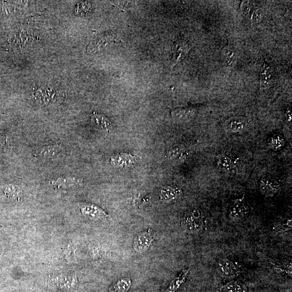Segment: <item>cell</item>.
Returning <instances> with one entry per match:
<instances>
[{
	"mask_svg": "<svg viewBox=\"0 0 292 292\" xmlns=\"http://www.w3.org/2000/svg\"><path fill=\"white\" fill-rule=\"evenodd\" d=\"M189 271V269H186L182 271L178 276L173 280V281L170 284L165 292H175L180 287V286L184 283Z\"/></svg>",
	"mask_w": 292,
	"mask_h": 292,
	"instance_id": "7402d4cb",
	"label": "cell"
},
{
	"mask_svg": "<svg viewBox=\"0 0 292 292\" xmlns=\"http://www.w3.org/2000/svg\"><path fill=\"white\" fill-rule=\"evenodd\" d=\"M240 9L242 14L251 21L260 22L262 20L263 11L254 2L242 1L241 3Z\"/></svg>",
	"mask_w": 292,
	"mask_h": 292,
	"instance_id": "8992f818",
	"label": "cell"
},
{
	"mask_svg": "<svg viewBox=\"0 0 292 292\" xmlns=\"http://www.w3.org/2000/svg\"><path fill=\"white\" fill-rule=\"evenodd\" d=\"M132 285L131 279L123 278L114 283L109 289V292H127L129 291Z\"/></svg>",
	"mask_w": 292,
	"mask_h": 292,
	"instance_id": "603a6c76",
	"label": "cell"
},
{
	"mask_svg": "<svg viewBox=\"0 0 292 292\" xmlns=\"http://www.w3.org/2000/svg\"><path fill=\"white\" fill-rule=\"evenodd\" d=\"M196 115V111L192 109H177L173 112V117L176 119L186 121L192 119Z\"/></svg>",
	"mask_w": 292,
	"mask_h": 292,
	"instance_id": "cb8c5ba5",
	"label": "cell"
},
{
	"mask_svg": "<svg viewBox=\"0 0 292 292\" xmlns=\"http://www.w3.org/2000/svg\"><path fill=\"white\" fill-rule=\"evenodd\" d=\"M191 47L187 42L179 40L176 42L173 48V65L172 68L184 61L187 57Z\"/></svg>",
	"mask_w": 292,
	"mask_h": 292,
	"instance_id": "30bf717a",
	"label": "cell"
},
{
	"mask_svg": "<svg viewBox=\"0 0 292 292\" xmlns=\"http://www.w3.org/2000/svg\"><path fill=\"white\" fill-rule=\"evenodd\" d=\"M68 97L66 89L59 84L46 83L34 88L30 99L36 105L50 106L60 104Z\"/></svg>",
	"mask_w": 292,
	"mask_h": 292,
	"instance_id": "6da1fadb",
	"label": "cell"
},
{
	"mask_svg": "<svg viewBox=\"0 0 292 292\" xmlns=\"http://www.w3.org/2000/svg\"><path fill=\"white\" fill-rule=\"evenodd\" d=\"M4 193L7 197L14 200H20L21 192L20 188L14 185L6 186Z\"/></svg>",
	"mask_w": 292,
	"mask_h": 292,
	"instance_id": "d4e9b609",
	"label": "cell"
},
{
	"mask_svg": "<svg viewBox=\"0 0 292 292\" xmlns=\"http://www.w3.org/2000/svg\"><path fill=\"white\" fill-rule=\"evenodd\" d=\"M246 123L242 119L233 118L227 120L223 124L225 131L229 133H238L245 129Z\"/></svg>",
	"mask_w": 292,
	"mask_h": 292,
	"instance_id": "e0dca14e",
	"label": "cell"
},
{
	"mask_svg": "<svg viewBox=\"0 0 292 292\" xmlns=\"http://www.w3.org/2000/svg\"><path fill=\"white\" fill-rule=\"evenodd\" d=\"M155 239V233L151 229H148L138 235L134 241L133 248L139 253L147 251Z\"/></svg>",
	"mask_w": 292,
	"mask_h": 292,
	"instance_id": "5b68a950",
	"label": "cell"
},
{
	"mask_svg": "<svg viewBox=\"0 0 292 292\" xmlns=\"http://www.w3.org/2000/svg\"><path fill=\"white\" fill-rule=\"evenodd\" d=\"M259 189L264 196L273 197L281 190V187L277 180L267 176L261 180Z\"/></svg>",
	"mask_w": 292,
	"mask_h": 292,
	"instance_id": "8fae6325",
	"label": "cell"
},
{
	"mask_svg": "<svg viewBox=\"0 0 292 292\" xmlns=\"http://www.w3.org/2000/svg\"><path fill=\"white\" fill-rule=\"evenodd\" d=\"M216 292H247V288L241 282L233 281L220 285Z\"/></svg>",
	"mask_w": 292,
	"mask_h": 292,
	"instance_id": "ac0fdd59",
	"label": "cell"
},
{
	"mask_svg": "<svg viewBox=\"0 0 292 292\" xmlns=\"http://www.w3.org/2000/svg\"><path fill=\"white\" fill-rule=\"evenodd\" d=\"M249 212L248 205L241 200L235 201L229 209V217L233 221L240 220L246 217Z\"/></svg>",
	"mask_w": 292,
	"mask_h": 292,
	"instance_id": "7c38bea8",
	"label": "cell"
},
{
	"mask_svg": "<svg viewBox=\"0 0 292 292\" xmlns=\"http://www.w3.org/2000/svg\"><path fill=\"white\" fill-rule=\"evenodd\" d=\"M118 41L116 35L109 33L102 34L91 42L88 50L93 52L100 51Z\"/></svg>",
	"mask_w": 292,
	"mask_h": 292,
	"instance_id": "52a82bcc",
	"label": "cell"
},
{
	"mask_svg": "<svg viewBox=\"0 0 292 292\" xmlns=\"http://www.w3.org/2000/svg\"><path fill=\"white\" fill-rule=\"evenodd\" d=\"M78 208L84 217L93 220H108L110 219V216L104 210L95 205L80 203Z\"/></svg>",
	"mask_w": 292,
	"mask_h": 292,
	"instance_id": "277c9868",
	"label": "cell"
},
{
	"mask_svg": "<svg viewBox=\"0 0 292 292\" xmlns=\"http://www.w3.org/2000/svg\"><path fill=\"white\" fill-rule=\"evenodd\" d=\"M52 185L58 188L62 189H69V188L80 186L82 184V180L80 178L72 177H61L49 182Z\"/></svg>",
	"mask_w": 292,
	"mask_h": 292,
	"instance_id": "9a60e30c",
	"label": "cell"
},
{
	"mask_svg": "<svg viewBox=\"0 0 292 292\" xmlns=\"http://www.w3.org/2000/svg\"><path fill=\"white\" fill-rule=\"evenodd\" d=\"M186 153L184 149L182 148H175L169 152V157L172 160H181L186 156Z\"/></svg>",
	"mask_w": 292,
	"mask_h": 292,
	"instance_id": "f1b7e54d",
	"label": "cell"
},
{
	"mask_svg": "<svg viewBox=\"0 0 292 292\" xmlns=\"http://www.w3.org/2000/svg\"><path fill=\"white\" fill-rule=\"evenodd\" d=\"M204 226V217L199 212L195 211L183 219L181 227L188 233H196L202 230Z\"/></svg>",
	"mask_w": 292,
	"mask_h": 292,
	"instance_id": "3957f363",
	"label": "cell"
},
{
	"mask_svg": "<svg viewBox=\"0 0 292 292\" xmlns=\"http://www.w3.org/2000/svg\"><path fill=\"white\" fill-rule=\"evenodd\" d=\"M63 149L64 146L62 143L47 145L40 150L39 154L42 157L48 159L57 156Z\"/></svg>",
	"mask_w": 292,
	"mask_h": 292,
	"instance_id": "2e32d148",
	"label": "cell"
},
{
	"mask_svg": "<svg viewBox=\"0 0 292 292\" xmlns=\"http://www.w3.org/2000/svg\"><path fill=\"white\" fill-rule=\"evenodd\" d=\"M78 284L75 275H60L49 277L46 285L51 289L70 290L75 289Z\"/></svg>",
	"mask_w": 292,
	"mask_h": 292,
	"instance_id": "7a4b0ae2",
	"label": "cell"
},
{
	"mask_svg": "<svg viewBox=\"0 0 292 292\" xmlns=\"http://www.w3.org/2000/svg\"><path fill=\"white\" fill-rule=\"evenodd\" d=\"M284 145V141L282 137L276 135L272 137L269 141V145L274 150L281 149Z\"/></svg>",
	"mask_w": 292,
	"mask_h": 292,
	"instance_id": "484cf974",
	"label": "cell"
},
{
	"mask_svg": "<svg viewBox=\"0 0 292 292\" xmlns=\"http://www.w3.org/2000/svg\"><path fill=\"white\" fill-rule=\"evenodd\" d=\"M91 4L89 3H79L76 9L75 12L77 14H85L90 10Z\"/></svg>",
	"mask_w": 292,
	"mask_h": 292,
	"instance_id": "f546056e",
	"label": "cell"
},
{
	"mask_svg": "<svg viewBox=\"0 0 292 292\" xmlns=\"http://www.w3.org/2000/svg\"><path fill=\"white\" fill-rule=\"evenodd\" d=\"M92 124L100 130L111 132L112 128V123L106 117L100 114H95L92 115Z\"/></svg>",
	"mask_w": 292,
	"mask_h": 292,
	"instance_id": "ffe728a7",
	"label": "cell"
},
{
	"mask_svg": "<svg viewBox=\"0 0 292 292\" xmlns=\"http://www.w3.org/2000/svg\"><path fill=\"white\" fill-rule=\"evenodd\" d=\"M137 157L126 154H121L111 157V161L113 165L118 166H129L134 165L137 162Z\"/></svg>",
	"mask_w": 292,
	"mask_h": 292,
	"instance_id": "d6986e66",
	"label": "cell"
},
{
	"mask_svg": "<svg viewBox=\"0 0 292 292\" xmlns=\"http://www.w3.org/2000/svg\"><path fill=\"white\" fill-rule=\"evenodd\" d=\"M217 163L219 167L225 170H230L232 167V162L227 156L222 155L219 157Z\"/></svg>",
	"mask_w": 292,
	"mask_h": 292,
	"instance_id": "83f0119b",
	"label": "cell"
},
{
	"mask_svg": "<svg viewBox=\"0 0 292 292\" xmlns=\"http://www.w3.org/2000/svg\"><path fill=\"white\" fill-rule=\"evenodd\" d=\"M292 224L291 219H288L287 222H282L277 224V225L273 227L274 232L277 234L287 232V231L292 228Z\"/></svg>",
	"mask_w": 292,
	"mask_h": 292,
	"instance_id": "4316f807",
	"label": "cell"
},
{
	"mask_svg": "<svg viewBox=\"0 0 292 292\" xmlns=\"http://www.w3.org/2000/svg\"><path fill=\"white\" fill-rule=\"evenodd\" d=\"M273 72L270 64L264 62L260 72V88L261 90L269 89L273 84Z\"/></svg>",
	"mask_w": 292,
	"mask_h": 292,
	"instance_id": "4fadbf2b",
	"label": "cell"
},
{
	"mask_svg": "<svg viewBox=\"0 0 292 292\" xmlns=\"http://www.w3.org/2000/svg\"><path fill=\"white\" fill-rule=\"evenodd\" d=\"M1 142L2 143V145L3 146H5V147H7V146H9V145L8 137L6 135H3L1 136Z\"/></svg>",
	"mask_w": 292,
	"mask_h": 292,
	"instance_id": "4dcf8cb0",
	"label": "cell"
},
{
	"mask_svg": "<svg viewBox=\"0 0 292 292\" xmlns=\"http://www.w3.org/2000/svg\"><path fill=\"white\" fill-rule=\"evenodd\" d=\"M1 257H2L1 255H0V260H1Z\"/></svg>",
	"mask_w": 292,
	"mask_h": 292,
	"instance_id": "d6a6232c",
	"label": "cell"
},
{
	"mask_svg": "<svg viewBox=\"0 0 292 292\" xmlns=\"http://www.w3.org/2000/svg\"><path fill=\"white\" fill-rule=\"evenodd\" d=\"M180 191L177 189L170 186L164 187L160 192V198L166 202H171L178 197Z\"/></svg>",
	"mask_w": 292,
	"mask_h": 292,
	"instance_id": "44dd1931",
	"label": "cell"
},
{
	"mask_svg": "<svg viewBox=\"0 0 292 292\" xmlns=\"http://www.w3.org/2000/svg\"><path fill=\"white\" fill-rule=\"evenodd\" d=\"M286 117H287V119L289 121H291V112L289 111V112L286 114Z\"/></svg>",
	"mask_w": 292,
	"mask_h": 292,
	"instance_id": "1f68e13d",
	"label": "cell"
},
{
	"mask_svg": "<svg viewBox=\"0 0 292 292\" xmlns=\"http://www.w3.org/2000/svg\"><path fill=\"white\" fill-rule=\"evenodd\" d=\"M221 59L223 65L228 70L234 69L236 65L238 62V55L234 48L229 44L222 49Z\"/></svg>",
	"mask_w": 292,
	"mask_h": 292,
	"instance_id": "5bb4252c",
	"label": "cell"
},
{
	"mask_svg": "<svg viewBox=\"0 0 292 292\" xmlns=\"http://www.w3.org/2000/svg\"><path fill=\"white\" fill-rule=\"evenodd\" d=\"M33 41V36L26 30L15 32L9 40L10 46L14 48H24Z\"/></svg>",
	"mask_w": 292,
	"mask_h": 292,
	"instance_id": "9c48e42d",
	"label": "cell"
},
{
	"mask_svg": "<svg viewBox=\"0 0 292 292\" xmlns=\"http://www.w3.org/2000/svg\"><path fill=\"white\" fill-rule=\"evenodd\" d=\"M217 271L221 276L228 279L238 276L240 272L238 265L227 259H222L219 261Z\"/></svg>",
	"mask_w": 292,
	"mask_h": 292,
	"instance_id": "ba28073f",
	"label": "cell"
}]
</instances>
